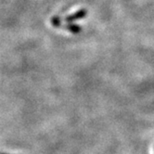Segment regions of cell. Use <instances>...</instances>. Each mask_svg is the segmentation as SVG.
<instances>
[{"label": "cell", "mask_w": 154, "mask_h": 154, "mask_svg": "<svg viewBox=\"0 0 154 154\" xmlns=\"http://www.w3.org/2000/svg\"><path fill=\"white\" fill-rule=\"evenodd\" d=\"M86 15H87V10L85 8H82V9L77 10L76 12L67 16L65 18V20H66V23H74L75 20L84 19L85 17H86Z\"/></svg>", "instance_id": "6da1fadb"}, {"label": "cell", "mask_w": 154, "mask_h": 154, "mask_svg": "<svg viewBox=\"0 0 154 154\" xmlns=\"http://www.w3.org/2000/svg\"><path fill=\"white\" fill-rule=\"evenodd\" d=\"M64 28L66 30H68L69 32H72V34H79V32L82 31V28L80 25L73 23H68V24H66L64 26Z\"/></svg>", "instance_id": "7a4b0ae2"}, {"label": "cell", "mask_w": 154, "mask_h": 154, "mask_svg": "<svg viewBox=\"0 0 154 154\" xmlns=\"http://www.w3.org/2000/svg\"><path fill=\"white\" fill-rule=\"evenodd\" d=\"M51 23L54 27L59 28L60 26H61V20L58 16H54L51 18Z\"/></svg>", "instance_id": "3957f363"}, {"label": "cell", "mask_w": 154, "mask_h": 154, "mask_svg": "<svg viewBox=\"0 0 154 154\" xmlns=\"http://www.w3.org/2000/svg\"><path fill=\"white\" fill-rule=\"evenodd\" d=\"M2 154H6V153H2Z\"/></svg>", "instance_id": "277c9868"}]
</instances>
